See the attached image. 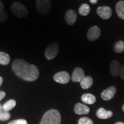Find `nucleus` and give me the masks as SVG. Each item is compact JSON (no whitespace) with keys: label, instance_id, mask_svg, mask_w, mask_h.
Masks as SVG:
<instances>
[{"label":"nucleus","instance_id":"1","mask_svg":"<svg viewBox=\"0 0 124 124\" xmlns=\"http://www.w3.org/2000/svg\"><path fill=\"white\" fill-rule=\"evenodd\" d=\"M12 70L16 75L27 81H34L38 78L39 71L36 66L22 59H16L12 63Z\"/></svg>","mask_w":124,"mask_h":124},{"label":"nucleus","instance_id":"2","mask_svg":"<svg viewBox=\"0 0 124 124\" xmlns=\"http://www.w3.org/2000/svg\"><path fill=\"white\" fill-rule=\"evenodd\" d=\"M61 116L56 109L49 110L45 113L41 119L40 124H60Z\"/></svg>","mask_w":124,"mask_h":124},{"label":"nucleus","instance_id":"3","mask_svg":"<svg viewBox=\"0 0 124 124\" xmlns=\"http://www.w3.org/2000/svg\"><path fill=\"white\" fill-rule=\"evenodd\" d=\"M11 9L14 15L19 18H25L28 15L27 8L19 2L13 3L12 5Z\"/></svg>","mask_w":124,"mask_h":124},{"label":"nucleus","instance_id":"4","mask_svg":"<svg viewBox=\"0 0 124 124\" xmlns=\"http://www.w3.org/2000/svg\"><path fill=\"white\" fill-rule=\"evenodd\" d=\"M36 8L39 13L46 15L50 12L52 8V3L51 0H38Z\"/></svg>","mask_w":124,"mask_h":124},{"label":"nucleus","instance_id":"5","mask_svg":"<svg viewBox=\"0 0 124 124\" xmlns=\"http://www.w3.org/2000/svg\"><path fill=\"white\" fill-rule=\"evenodd\" d=\"M59 51V46L56 42L49 44L45 51V57L46 59L52 60L58 55Z\"/></svg>","mask_w":124,"mask_h":124},{"label":"nucleus","instance_id":"6","mask_svg":"<svg viewBox=\"0 0 124 124\" xmlns=\"http://www.w3.org/2000/svg\"><path fill=\"white\" fill-rule=\"evenodd\" d=\"M54 79L58 83L61 84H66L70 81V77L67 71H60L54 75Z\"/></svg>","mask_w":124,"mask_h":124},{"label":"nucleus","instance_id":"7","mask_svg":"<svg viewBox=\"0 0 124 124\" xmlns=\"http://www.w3.org/2000/svg\"><path fill=\"white\" fill-rule=\"evenodd\" d=\"M101 29L97 26H94L89 29L87 34V38L90 41H94L100 38Z\"/></svg>","mask_w":124,"mask_h":124},{"label":"nucleus","instance_id":"8","mask_svg":"<svg viewBox=\"0 0 124 124\" xmlns=\"http://www.w3.org/2000/svg\"><path fill=\"white\" fill-rule=\"evenodd\" d=\"M97 13L102 19L108 20L112 15V10L108 7H100L98 8Z\"/></svg>","mask_w":124,"mask_h":124},{"label":"nucleus","instance_id":"9","mask_svg":"<svg viewBox=\"0 0 124 124\" xmlns=\"http://www.w3.org/2000/svg\"><path fill=\"white\" fill-rule=\"evenodd\" d=\"M116 88L115 86H110L105 90L101 93V97L104 101H109L111 100L116 93Z\"/></svg>","mask_w":124,"mask_h":124},{"label":"nucleus","instance_id":"10","mask_svg":"<svg viewBox=\"0 0 124 124\" xmlns=\"http://www.w3.org/2000/svg\"><path fill=\"white\" fill-rule=\"evenodd\" d=\"M85 77L84 70L80 67H76L73 71L71 79L74 82H80Z\"/></svg>","mask_w":124,"mask_h":124},{"label":"nucleus","instance_id":"11","mask_svg":"<svg viewBox=\"0 0 124 124\" xmlns=\"http://www.w3.org/2000/svg\"><path fill=\"white\" fill-rule=\"evenodd\" d=\"M77 19V15L74 10L70 9L66 12L65 15V20L69 25H72L75 24Z\"/></svg>","mask_w":124,"mask_h":124},{"label":"nucleus","instance_id":"12","mask_svg":"<svg viewBox=\"0 0 124 124\" xmlns=\"http://www.w3.org/2000/svg\"><path fill=\"white\" fill-rule=\"evenodd\" d=\"M122 66L121 63L117 60H113L110 64V73L113 77H118L120 75L121 69Z\"/></svg>","mask_w":124,"mask_h":124},{"label":"nucleus","instance_id":"13","mask_svg":"<svg viewBox=\"0 0 124 124\" xmlns=\"http://www.w3.org/2000/svg\"><path fill=\"white\" fill-rule=\"evenodd\" d=\"M74 111L76 114L78 115L82 114H87L90 112V108L89 107L83 103H78L75 105L74 108Z\"/></svg>","mask_w":124,"mask_h":124},{"label":"nucleus","instance_id":"14","mask_svg":"<svg viewBox=\"0 0 124 124\" xmlns=\"http://www.w3.org/2000/svg\"><path fill=\"white\" fill-rule=\"evenodd\" d=\"M113 114L112 111L106 110L103 108H100L97 111V116L101 119H108L112 117Z\"/></svg>","mask_w":124,"mask_h":124},{"label":"nucleus","instance_id":"15","mask_svg":"<svg viewBox=\"0 0 124 124\" xmlns=\"http://www.w3.org/2000/svg\"><path fill=\"white\" fill-rule=\"evenodd\" d=\"M80 86L83 89H87L92 86L93 83V78L90 76L85 77L80 82Z\"/></svg>","mask_w":124,"mask_h":124},{"label":"nucleus","instance_id":"16","mask_svg":"<svg viewBox=\"0 0 124 124\" xmlns=\"http://www.w3.org/2000/svg\"><path fill=\"white\" fill-rule=\"evenodd\" d=\"M82 102L85 103L89 105H91L94 103L96 101V98L95 96L89 93L83 94L81 97Z\"/></svg>","mask_w":124,"mask_h":124},{"label":"nucleus","instance_id":"17","mask_svg":"<svg viewBox=\"0 0 124 124\" xmlns=\"http://www.w3.org/2000/svg\"><path fill=\"white\" fill-rule=\"evenodd\" d=\"M116 12L118 16L122 20H124V1H119L116 5Z\"/></svg>","mask_w":124,"mask_h":124},{"label":"nucleus","instance_id":"18","mask_svg":"<svg viewBox=\"0 0 124 124\" xmlns=\"http://www.w3.org/2000/svg\"><path fill=\"white\" fill-rule=\"evenodd\" d=\"M10 56L5 52L0 51V64L2 65H7L10 63Z\"/></svg>","mask_w":124,"mask_h":124},{"label":"nucleus","instance_id":"19","mask_svg":"<svg viewBox=\"0 0 124 124\" xmlns=\"http://www.w3.org/2000/svg\"><path fill=\"white\" fill-rule=\"evenodd\" d=\"M79 13L83 16H86L89 15L90 12V7L88 4H83L80 6L78 10Z\"/></svg>","mask_w":124,"mask_h":124},{"label":"nucleus","instance_id":"20","mask_svg":"<svg viewBox=\"0 0 124 124\" xmlns=\"http://www.w3.org/2000/svg\"><path fill=\"white\" fill-rule=\"evenodd\" d=\"M16 104V102L15 100H10L6 102V103L3 105L2 108L4 111H8L12 109L13 108H15Z\"/></svg>","mask_w":124,"mask_h":124},{"label":"nucleus","instance_id":"21","mask_svg":"<svg viewBox=\"0 0 124 124\" xmlns=\"http://www.w3.org/2000/svg\"><path fill=\"white\" fill-rule=\"evenodd\" d=\"M114 49L117 53H122L124 52V42L122 40H120L117 42L114 45Z\"/></svg>","mask_w":124,"mask_h":124},{"label":"nucleus","instance_id":"22","mask_svg":"<svg viewBox=\"0 0 124 124\" xmlns=\"http://www.w3.org/2000/svg\"><path fill=\"white\" fill-rule=\"evenodd\" d=\"M78 124H93V121L89 117H83L79 120Z\"/></svg>","mask_w":124,"mask_h":124},{"label":"nucleus","instance_id":"23","mask_svg":"<svg viewBox=\"0 0 124 124\" xmlns=\"http://www.w3.org/2000/svg\"><path fill=\"white\" fill-rule=\"evenodd\" d=\"M10 116L8 111L0 110V120L6 121L10 118Z\"/></svg>","mask_w":124,"mask_h":124},{"label":"nucleus","instance_id":"24","mask_svg":"<svg viewBox=\"0 0 124 124\" xmlns=\"http://www.w3.org/2000/svg\"><path fill=\"white\" fill-rule=\"evenodd\" d=\"M8 19V15L4 10H0V23L5 22Z\"/></svg>","mask_w":124,"mask_h":124},{"label":"nucleus","instance_id":"25","mask_svg":"<svg viewBox=\"0 0 124 124\" xmlns=\"http://www.w3.org/2000/svg\"><path fill=\"white\" fill-rule=\"evenodd\" d=\"M8 124H28L27 121L25 120H14L10 122Z\"/></svg>","mask_w":124,"mask_h":124},{"label":"nucleus","instance_id":"26","mask_svg":"<svg viewBox=\"0 0 124 124\" xmlns=\"http://www.w3.org/2000/svg\"><path fill=\"white\" fill-rule=\"evenodd\" d=\"M120 75L121 78V79L124 80V66H122L121 69Z\"/></svg>","mask_w":124,"mask_h":124},{"label":"nucleus","instance_id":"27","mask_svg":"<svg viewBox=\"0 0 124 124\" xmlns=\"http://www.w3.org/2000/svg\"><path fill=\"white\" fill-rule=\"evenodd\" d=\"M5 95H6V94L4 91H0V101L2 100V99L5 97Z\"/></svg>","mask_w":124,"mask_h":124},{"label":"nucleus","instance_id":"28","mask_svg":"<svg viewBox=\"0 0 124 124\" xmlns=\"http://www.w3.org/2000/svg\"><path fill=\"white\" fill-rule=\"evenodd\" d=\"M4 9H5V5H4V4H3L2 1H1V0H0V10H4Z\"/></svg>","mask_w":124,"mask_h":124},{"label":"nucleus","instance_id":"29","mask_svg":"<svg viewBox=\"0 0 124 124\" xmlns=\"http://www.w3.org/2000/svg\"><path fill=\"white\" fill-rule=\"evenodd\" d=\"M90 2L91 3V4H95L97 3L98 0H90Z\"/></svg>","mask_w":124,"mask_h":124},{"label":"nucleus","instance_id":"30","mask_svg":"<svg viewBox=\"0 0 124 124\" xmlns=\"http://www.w3.org/2000/svg\"><path fill=\"white\" fill-rule=\"evenodd\" d=\"M3 82V78L1 77H0V86H1V85L2 84Z\"/></svg>","mask_w":124,"mask_h":124},{"label":"nucleus","instance_id":"31","mask_svg":"<svg viewBox=\"0 0 124 124\" xmlns=\"http://www.w3.org/2000/svg\"><path fill=\"white\" fill-rule=\"evenodd\" d=\"M116 124H124V122H118Z\"/></svg>","mask_w":124,"mask_h":124},{"label":"nucleus","instance_id":"32","mask_svg":"<svg viewBox=\"0 0 124 124\" xmlns=\"http://www.w3.org/2000/svg\"><path fill=\"white\" fill-rule=\"evenodd\" d=\"M122 110H123V111H124V105H123V106H122Z\"/></svg>","mask_w":124,"mask_h":124},{"label":"nucleus","instance_id":"33","mask_svg":"<svg viewBox=\"0 0 124 124\" xmlns=\"http://www.w3.org/2000/svg\"><path fill=\"white\" fill-rule=\"evenodd\" d=\"M1 108H2V106H1V105H0V110H1Z\"/></svg>","mask_w":124,"mask_h":124}]
</instances>
